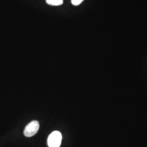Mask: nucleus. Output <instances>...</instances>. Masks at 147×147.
Masks as SVG:
<instances>
[{
    "instance_id": "nucleus-1",
    "label": "nucleus",
    "mask_w": 147,
    "mask_h": 147,
    "mask_svg": "<svg viewBox=\"0 0 147 147\" xmlns=\"http://www.w3.org/2000/svg\"><path fill=\"white\" fill-rule=\"evenodd\" d=\"M62 136L58 131H53L49 136L47 144L49 147H59L62 142Z\"/></svg>"
},
{
    "instance_id": "nucleus-3",
    "label": "nucleus",
    "mask_w": 147,
    "mask_h": 147,
    "mask_svg": "<svg viewBox=\"0 0 147 147\" xmlns=\"http://www.w3.org/2000/svg\"><path fill=\"white\" fill-rule=\"evenodd\" d=\"M47 5H53V6H58L63 5V0H46Z\"/></svg>"
},
{
    "instance_id": "nucleus-4",
    "label": "nucleus",
    "mask_w": 147,
    "mask_h": 147,
    "mask_svg": "<svg viewBox=\"0 0 147 147\" xmlns=\"http://www.w3.org/2000/svg\"><path fill=\"white\" fill-rule=\"evenodd\" d=\"M84 1V0H71V2L73 5L77 6V5H79L80 4H81Z\"/></svg>"
},
{
    "instance_id": "nucleus-2",
    "label": "nucleus",
    "mask_w": 147,
    "mask_h": 147,
    "mask_svg": "<svg viewBox=\"0 0 147 147\" xmlns=\"http://www.w3.org/2000/svg\"><path fill=\"white\" fill-rule=\"evenodd\" d=\"M39 123L37 121H32L25 127L24 134L27 137L33 136L37 134L39 129Z\"/></svg>"
}]
</instances>
